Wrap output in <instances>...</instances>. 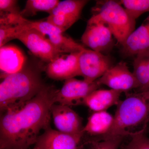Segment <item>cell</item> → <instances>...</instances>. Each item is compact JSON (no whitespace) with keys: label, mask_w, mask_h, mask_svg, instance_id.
Instances as JSON below:
<instances>
[{"label":"cell","mask_w":149,"mask_h":149,"mask_svg":"<svg viewBox=\"0 0 149 149\" xmlns=\"http://www.w3.org/2000/svg\"><path fill=\"white\" fill-rule=\"evenodd\" d=\"M57 90L45 86L25 103L1 112L0 149H31L49 127L51 109Z\"/></svg>","instance_id":"1"},{"label":"cell","mask_w":149,"mask_h":149,"mask_svg":"<svg viewBox=\"0 0 149 149\" xmlns=\"http://www.w3.org/2000/svg\"><path fill=\"white\" fill-rule=\"evenodd\" d=\"M125 95V98L118 104L110 130L100 140L125 138L146 130L149 121V91Z\"/></svg>","instance_id":"2"},{"label":"cell","mask_w":149,"mask_h":149,"mask_svg":"<svg viewBox=\"0 0 149 149\" xmlns=\"http://www.w3.org/2000/svg\"><path fill=\"white\" fill-rule=\"evenodd\" d=\"M2 78L0 84L1 112L25 103L37 95L45 86L38 71L25 67L19 72Z\"/></svg>","instance_id":"3"},{"label":"cell","mask_w":149,"mask_h":149,"mask_svg":"<svg viewBox=\"0 0 149 149\" xmlns=\"http://www.w3.org/2000/svg\"><path fill=\"white\" fill-rule=\"evenodd\" d=\"M90 21L103 22L111 30L117 43L121 46L135 30L136 19L132 17L119 1H98L92 10Z\"/></svg>","instance_id":"4"},{"label":"cell","mask_w":149,"mask_h":149,"mask_svg":"<svg viewBox=\"0 0 149 149\" xmlns=\"http://www.w3.org/2000/svg\"><path fill=\"white\" fill-rule=\"evenodd\" d=\"M100 86L97 80L89 82L74 77L67 79L61 89L56 92L54 103L69 107L83 104L85 99Z\"/></svg>","instance_id":"5"},{"label":"cell","mask_w":149,"mask_h":149,"mask_svg":"<svg viewBox=\"0 0 149 149\" xmlns=\"http://www.w3.org/2000/svg\"><path fill=\"white\" fill-rule=\"evenodd\" d=\"M34 55L48 63L63 54L50 41L35 29H24L17 36Z\"/></svg>","instance_id":"6"},{"label":"cell","mask_w":149,"mask_h":149,"mask_svg":"<svg viewBox=\"0 0 149 149\" xmlns=\"http://www.w3.org/2000/svg\"><path fill=\"white\" fill-rule=\"evenodd\" d=\"M79 64L80 76L89 82L98 80L112 66L108 56L87 49L80 54Z\"/></svg>","instance_id":"7"},{"label":"cell","mask_w":149,"mask_h":149,"mask_svg":"<svg viewBox=\"0 0 149 149\" xmlns=\"http://www.w3.org/2000/svg\"><path fill=\"white\" fill-rule=\"evenodd\" d=\"M97 81L101 85H106L110 89L122 93H128L139 88L133 72L130 71L126 63L123 61L111 66Z\"/></svg>","instance_id":"8"},{"label":"cell","mask_w":149,"mask_h":149,"mask_svg":"<svg viewBox=\"0 0 149 149\" xmlns=\"http://www.w3.org/2000/svg\"><path fill=\"white\" fill-rule=\"evenodd\" d=\"M113 37L111 30L105 24L88 20L81 41L92 50L102 53L112 47Z\"/></svg>","instance_id":"9"},{"label":"cell","mask_w":149,"mask_h":149,"mask_svg":"<svg viewBox=\"0 0 149 149\" xmlns=\"http://www.w3.org/2000/svg\"><path fill=\"white\" fill-rule=\"evenodd\" d=\"M51 113L58 131L70 135L84 134L82 118L70 107L54 104L51 107Z\"/></svg>","instance_id":"10"},{"label":"cell","mask_w":149,"mask_h":149,"mask_svg":"<svg viewBox=\"0 0 149 149\" xmlns=\"http://www.w3.org/2000/svg\"><path fill=\"white\" fill-rule=\"evenodd\" d=\"M82 52L63 54L48 63L46 70L48 77L54 80H65L80 76L79 59Z\"/></svg>","instance_id":"11"},{"label":"cell","mask_w":149,"mask_h":149,"mask_svg":"<svg viewBox=\"0 0 149 149\" xmlns=\"http://www.w3.org/2000/svg\"><path fill=\"white\" fill-rule=\"evenodd\" d=\"M84 134L70 135L49 127L40 135L34 149H77Z\"/></svg>","instance_id":"12"},{"label":"cell","mask_w":149,"mask_h":149,"mask_svg":"<svg viewBox=\"0 0 149 149\" xmlns=\"http://www.w3.org/2000/svg\"><path fill=\"white\" fill-rule=\"evenodd\" d=\"M121 46L122 52L128 56H136L149 51V15Z\"/></svg>","instance_id":"13"},{"label":"cell","mask_w":149,"mask_h":149,"mask_svg":"<svg viewBox=\"0 0 149 149\" xmlns=\"http://www.w3.org/2000/svg\"><path fill=\"white\" fill-rule=\"evenodd\" d=\"M24 54L14 46L4 45L0 49L1 78L19 72L24 67Z\"/></svg>","instance_id":"14"},{"label":"cell","mask_w":149,"mask_h":149,"mask_svg":"<svg viewBox=\"0 0 149 149\" xmlns=\"http://www.w3.org/2000/svg\"><path fill=\"white\" fill-rule=\"evenodd\" d=\"M122 92L115 90H97L85 99L83 104L93 112L105 111L120 101Z\"/></svg>","instance_id":"15"},{"label":"cell","mask_w":149,"mask_h":149,"mask_svg":"<svg viewBox=\"0 0 149 149\" xmlns=\"http://www.w3.org/2000/svg\"><path fill=\"white\" fill-rule=\"evenodd\" d=\"M114 117L107 111L93 112L88 118L83 129L84 135L100 139L109 133L113 124Z\"/></svg>","instance_id":"16"},{"label":"cell","mask_w":149,"mask_h":149,"mask_svg":"<svg viewBox=\"0 0 149 149\" xmlns=\"http://www.w3.org/2000/svg\"><path fill=\"white\" fill-rule=\"evenodd\" d=\"M133 66V73L139 85L138 92L149 91V74L145 54L136 56Z\"/></svg>","instance_id":"17"},{"label":"cell","mask_w":149,"mask_h":149,"mask_svg":"<svg viewBox=\"0 0 149 149\" xmlns=\"http://www.w3.org/2000/svg\"><path fill=\"white\" fill-rule=\"evenodd\" d=\"M53 45L63 54L82 52L86 48L63 33L49 35V38Z\"/></svg>","instance_id":"18"},{"label":"cell","mask_w":149,"mask_h":149,"mask_svg":"<svg viewBox=\"0 0 149 149\" xmlns=\"http://www.w3.org/2000/svg\"><path fill=\"white\" fill-rule=\"evenodd\" d=\"M87 0H66L60 1L50 15L64 14L79 19Z\"/></svg>","instance_id":"19"},{"label":"cell","mask_w":149,"mask_h":149,"mask_svg":"<svg viewBox=\"0 0 149 149\" xmlns=\"http://www.w3.org/2000/svg\"><path fill=\"white\" fill-rule=\"evenodd\" d=\"M59 2L58 0H27L20 14L24 17L33 16L39 12H45L49 14Z\"/></svg>","instance_id":"20"},{"label":"cell","mask_w":149,"mask_h":149,"mask_svg":"<svg viewBox=\"0 0 149 149\" xmlns=\"http://www.w3.org/2000/svg\"><path fill=\"white\" fill-rule=\"evenodd\" d=\"M124 139L122 137L108 140H100L93 137L85 139L83 138L77 149H118Z\"/></svg>","instance_id":"21"},{"label":"cell","mask_w":149,"mask_h":149,"mask_svg":"<svg viewBox=\"0 0 149 149\" xmlns=\"http://www.w3.org/2000/svg\"><path fill=\"white\" fill-rule=\"evenodd\" d=\"M118 1L136 20L143 14L149 12V0H121Z\"/></svg>","instance_id":"22"},{"label":"cell","mask_w":149,"mask_h":149,"mask_svg":"<svg viewBox=\"0 0 149 149\" xmlns=\"http://www.w3.org/2000/svg\"><path fill=\"white\" fill-rule=\"evenodd\" d=\"M25 29H32L37 30L46 36L56 33H63L60 29L46 21H30L24 18L22 22Z\"/></svg>","instance_id":"23"},{"label":"cell","mask_w":149,"mask_h":149,"mask_svg":"<svg viewBox=\"0 0 149 149\" xmlns=\"http://www.w3.org/2000/svg\"><path fill=\"white\" fill-rule=\"evenodd\" d=\"M23 30L21 24L0 23V47L10 40L16 39L17 35Z\"/></svg>","instance_id":"24"},{"label":"cell","mask_w":149,"mask_h":149,"mask_svg":"<svg viewBox=\"0 0 149 149\" xmlns=\"http://www.w3.org/2000/svg\"><path fill=\"white\" fill-rule=\"evenodd\" d=\"M78 19L73 17L60 14L50 15L46 20L64 32Z\"/></svg>","instance_id":"25"},{"label":"cell","mask_w":149,"mask_h":149,"mask_svg":"<svg viewBox=\"0 0 149 149\" xmlns=\"http://www.w3.org/2000/svg\"><path fill=\"white\" fill-rule=\"evenodd\" d=\"M146 130L130 136V141L121 144L120 149H149V138L146 135Z\"/></svg>","instance_id":"26"},{"label":"cell","mask_w":149,"mask_h":149,"mask_svg":"<svg viewBox=\"0 0 149 149\" xmlns=\"http://www.w3.org/2000/svg\"><path fill=\"white\" fill-rule=\"evenodd\" d=\"M0 11L1 15L20 13L18 1L16 0H0Z\"/></svg>","instance_id":"27"},{"label":"cell","mask_w":149,"mask_h":149,"mask_svg":"<svg viewBox=\"0 0 149 149\" xmlns=\"http://www.w3.org/2000/svg\"><path fill=\"white\" fill-rule=\"evenodd\" d=\"M146 55V58L147 65H148V72L149 74V51L143 53Z\"/></svg>","instance_id":"28"},{"label":"cell","mask_w":149,"mask_h":149,"mask_svg":"<svg viewBox=\"0 0 149 149\" xmlns=\"http://www.w3.org/2000/svg\"><path fill=\"white\" fill-rule=\"evenodd\" d=\"M34 149V148H32V149Z\"/></svg>","instance_id":"29"}]
</instances>
